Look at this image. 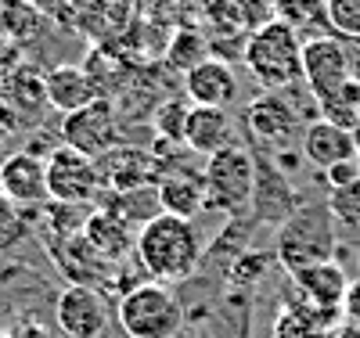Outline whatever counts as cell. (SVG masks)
<instances>
[{
	"instance_id": "1",
	"label": "cell",
	"mask_w": 360,
	"mask_h": 338,
	"mask_svg": "<svg viewBox=\"0 0 360 338\" xmlns=\"http://www.w3.org/2000/svg\"><path fill=\"white\" fill-rule=\"evenodd\" d=\"M137 263L152 281L176 285L188 281L202 263V238L195 230V220L159 212L137 230Z\"/></svg>"
},
{
	"instance_id": "2",
	"label": "cell",
	"mask_w": 360,
	"mask_h": 338,
	"mask_svg": "<svg viewBox=\"0 0 360 338\" xmlns=\"http://www.w3.org/2000/svg\"><path fill=\"white\" fill-rule=\"evenodd\" d=\"M242 58L263 90H285L292 83H303V37L278 18L252 29Z\"/></svg>"
},
{
	"instance_id": "3",
	"label": "cell",
	"mask_w": 360,
	"mask_h": 338,
	"mask_svg": "<svg viewBox=\"0 0 360 338\" xmlns=\"http://www.w3.org/2000/svg\"><path fill=\"white\" fill-rule=\"evenodd\" d=\"M339 252V230L328 205H303L278 230V263L295 273L314 263H328Z\"/></svg>"
},
{
	"instance_id": "4",
	"label": "cell",
	"mask_w": 360,
	"mask_h": 338,
	"mask_svg": "<svg viewBox=\"0 0 360 338\" xmlns=\"http://www.w3.org/2000/svg\"><path fill=\"white\" fill-rule=\"evenodd\" d=\"M115 320L130 338H176L184 327V306L176 302L169 285L144 281L123 292Z\"/></svg>"
},
{
	"instance_id": "5",
	"label": "cell",
	"mask_w": 360,
	"mask_h": 338,
	"mask_svg": "<svg viewBox=\"0 0 360 338\" xmlns=\"http://www.w3.org/2000/svg\"><path fill=\"white\" fill-rule=\"evenodd\" d=\"M202 180H205V209H220L234 216V212H242L256 198L259 162L242 144H231L205 159Z\"/></svg>"
},
{
	"instance_id": "6",
	"label": "cell",
	"mask_w": 360,
	"mask_h": 338,
	"mask_svg": "<svg viewBox=\"0 0 360 338\" xmlns=\"http://www.w3.org/2000/svg\"><path fill=\"white\" fill-rule=\"evenodd\" d=\"M44 162H47V191H51L54 202L90 205L101 195V169L90 155H83V151L62 144V148H54Z\"/></svg>"
},
{
	"instance_id": "7",
	"label": "cell",
	"mask_w": 360,
	"mask_h": 338,
	"mask_svg": "<svg viewBox=\"0 0 360 338\" xmlns=\"http://www.w3.org/2000/svg\"><path fill=\"white\" fill-rule=\"evenodd\" d=\"M62 137L69 148L83 151V155L90 159H105L108 151L115 148H123V126H119V119H115V108L98 98V101H90L86 108L79 112H69L62 119Z\"/></svg>"
},
{
	"instance_id": "8",
	"label": "cell",
	"mask_w": 360,
	"mask_h": 338,
	"mask_svg": "<svg viewBox=\"0 0 360 338\" xmlns=\"http://www.w3.org/2000/svg\"><path fill=\"white\" fill-rule=\"evenodd\" d=\"M353 79V58H349V40L335 33H321L303 40V83L310 94L321 101L332 90Z\"/></svg>"
},
{
	"instance_id": "9",
	"label": "cell",
	"mask_w": 360,
	"mask_h": 338,
	"mask_svg": "<svg viewBox=\"0 0 360 338\" xmlns=\"http://www.w3.org/2000/svg\"><path fill=\"white\" fill-rule=\"evenodd\" d=\"M54 320L65 338H101L108 331L112 310L101 288L69 285L54 302Z\"/></svg>"
},
{
	"instance_id": "10",
	"label": "cell",
	"mask_w": 360,
	"mask_h": 338,
	"mask_svg": "<svg viewBox=\"0 0 360 338\" xmlns=\"http://www.w3.org/2000/svg\"><path fill=\"white\" fill-rule=\"evenodd\" d=\"M303 115L295 112V101H292V90H266L263 98H256L249 108H245V126L256 141L263 144H288L299 130Z\"/></svg>"
},
{
	"instance_id": "11",
	"label": "cell",
	"mask_w": 360,
	"mask_h": 338,
	"mask_svg": "<svg viewBox=\"0 0 360 338\" xmlns=\"http://www.w3.org/2000/svg\"><path fill=\"white\" fill-rule=\"evenodd\" d=\"M0 191H4L15 205H22L25 212H33L40 205L51 202L47 191V162L33 151H15L0 162Z\"/></svg>"
},
{
	"instance_id": "12",
	"label": "cell",
	"mask_w": 360,
	"mask_h": 338,
	"mask_svg": "<svg viewBox=\"0 0 360 338\" xmlns=\"http://www.w3.org/2000/svg\"><path fill=\"white\" fill-rule=\"evenodd\" d=\"M58 270H62V278L69 285H86V288H105L115 281V266L112 259H105L94 245H90L83 234L79 238H69L65 245H58V249H51Z\"/></svg>"
},
{
	"instance_id": "13",
	"label": "cell",
	"mask_w": 360,
	"mask_h": 338,
	"mask_svg": "<svg viewBox=\"0 0 360 338\" xmlns=\"http://www.w3.org/2000/svg\"><path fill=\"white\" fill-rule=\"evenodd\" d=\"M101 169V188L108 191H127V188H152L162 180V162L152 151H137V148H115L105 159H98Z\"/></svg>"
},
{
	"instance_id": "14",
	"label": "cell",
	"mask_w": 360,
	"mask_h": 338,
	"mask_svg": "<svg viewBox=\"0 0 360 338\" xmlns=\"http://www.w3.org/2000/svg\"><path fill=\"white\" fill-rule=\"evenodd\" d=\"M299 148H303V159L314 169L324 173L335 162L356 159V134L346 130V126H335V122H328V119H314L303 126V134H299Z\"/></svg>"
},
{
	"instance_id": "15",
	"label": "cell",
	"mask_w": 360,
	"mask_h": 338,
	"mask_svg": "<svg viewBox=\"0 0 360 338\" xmlns=\"http://www.w3.org/2000/svg\"><path fill=\"white\" fill-rule=\"evenodd\" d=\"M184 94L191 105L205 108H227L238 101V76L227 61L220 58H205L202 65L184 72Z\"/></svg>"
},
{
	"instance_id": "16",
	"label": "cell",
	"mask_w": 360,
	"mask_h": 338,
	"mask_svg": "<svg viewBox=\"0 0 360 338\" xmlns=\"http://www.w3.org/2000/svg\"><path fill=\"white\" fill-rule=\"evenodd\" d=\"M342 320V310H328V306H314L307 299L281 302L274 324H270V338H324L328 327Z\"/></svg>"
},
{
	"instance_id": "17",
	"label": "cell",
	"mask_w": 360,
	"mask_h": 338,
	"mask_svg": "<svg viewBox=\"0 0 360 338\" xmlns=\"http://www.w3.org/2000/svg\"><path fill=\"white\" fill-rule=\"evenodd\" d=\"M231 144H234V122L224 108H205V105L188 108V122H184V148L188 151L209 159Z\"/></svg>"
},
{
	"instance_id": "18",
	"label": "cell",
	"mask_w": 360,
	"mask_h": 338,
	"mask_svg": "<svg viewBox=\"0 0 360 338\" xmlns=\"http://www.w3.org/2000/svg\"><path fill=\"white\" fill-rule=\"evenodd\" d=\"M90 205H76V202H47L40 209L29 212V223L37 227L40 241H44V249H58V245H65L69 238H79L86 220H90Z\"/></svg>"
},
{
	"instance_id": "19",
	"label": "cell",
	"mask_w": 360,
	"mask_h": 338,
	"mask_svg": "<svg viewBox=\"0 0 360 338\" xmlns=\"http://www.w3.org/2000/svg\"><path fill=\"white\" fill-rule=\"evenodd\" d=\"M299 299H307L314 306H328V310H342V299H346V288H349V278L346 270L328 259V263H314V266H303L288 273Z\"/></svg>"
},
{
	"instance_id": "20",
	"label": "cell",
	"mask_w": 360,
	"mask_h": 338,
	"mask_svg": "<svg viewBox=\"0 0 360 338\" xmlns=\"http://www.w3.org/2000/svg\"><path fill=\"white\" fill-rule=\"evenodd\" d=\"M83 238L112 263H123V259L137 256V227H130L127 220H119L115 212H108V209L90 212V220L83 227Z\"/></svg>"
},
{
	"instance_id": "21",
	"label": "cell",
	"mask_w": 360,
	"mask_h": 338,
	"mask_svg": "<svg viewBox=\"0 0 360 338\" xmlns=\"http://www.w3.org/2000/svg\"><path fill=\"white\" fill-rule=\"evenodd\" d=\"M44 90H47V105L58 108V112H79L86 108L90 101H98V86L94 79L86 76V69L79 65H58L44 76Z\"/></svg>"
},
{
	"instance_id": "22",
	"label": "cell",
	"mask_w": 360,
	"mask_h": 338,
	"mask_svg": "<svg viewBox=\"0 0 360 338\" xmlns=\"http://www.w3.org/2000/svg\"><path fill=\"white\" fill-rule=\"evenodd\" d=\"M159 205L169 216H184L195 220L198 212L205 209V180L202 173L191 169H169L159 180Z\"/></svg>"
},
{
	"instance_id": "23",
	"label": "cell",
	"mask_w": 360,
	"mask_h": 338,
	"mask_svg": "<svg viewBox=\"0 0 360 338\" xmlns=\"http://www.w3.org/2000/svg\"><path fill=\"white\" fill-rule=\"evenodd\" d=\"M101 209L115 212L119 220H127L130 227H144L148 220H155L162 205H159V183L152 188H127V191H105V202Z\"/></svg>"
},
{
	"instance_id": "24",
	"label": "cell",
	"mask_w": 360,
	"mask_h": 338,
	"mask_svg": "<svg viewBox=\"0 0 360 338\" xmlns=\"http://www.w3.org/2000/svg\"><path fill=\"white\" fill-rule=\"evenodd\" d=\"M274 18L292 25L299 37H321L324 29H332L328 25V0H274Z\"/></svg>"
},
{
	"instance_id": "25",
	"label": "cell",
	"mask_w": 360,
	"mask_h": 338,
	"mask_svg": "<svg viewBox=\"0 0 360 338\" xmlns=\"http://www.w3.org/2000/svg\"><path fill=\"white\" fill-rule=\"evenodd\" d=\"M317 112L321 119L335 122V126H346V130H360V79H349L342 83L339 90H332L328 98L317 101Z\"/></svg>"
},
{
	"instance_id": "26",
	"label": "cell",
	"mask_w": 360,
	"mask_h": 338,
	"mask_svg": "<svg viewBox=\"0 0 360 338\" xmlns=\"http://www.w3.org/2000/svg\"><path fill=\"white\" fill-rule=\"evenodd\" d=\"M324 205H328V212H332V220H335V230H346V234L360 238V180L328 191Z\"/></svg>"
},
{
	"instance_id": "27",
	"label": "cell",
	"mask_w": 360,
	"mask_h": 338,
	"mask_svg": "<svg viewBox=\"0 0 360 338\" xmlns=\"http://www.w3.org/2000/svg\"><path fill=\"white\" fill-rule=\"evenodd\" d=\"M29 230H33V223H29V212H25L22 205H15L4 191H0V256L11 252Z\"/></svg>"
},
{
	"instance_id": "28",
	"label": "cell",
	"mask_w": 360,
	"mask_h": 338,
	"mask_svg": "<svg viewBox=\"0 0 360 338\" xmlns=\"http://www.w3.org/2000/svg\"><path fill=\"white\" fill-rule=\"evenodd\" d=\"M209 58V47L198 33H191V29H180V33L173 37L169 44V65L180 69V72H191L195 65H202V61Z\"/></svg>"
},
{
	"instance_id": "29",
	"label": "cell",
	"mask_w": 360,
	"mask_h": 338,
	"mask_svg": "<svg viewBox=\"0 0 360 338\" xmlns=\"http://www.w3.org/2000/svg\"><path fill=\"white\" fill-rule=\"evenodd\" d=\"M328 25L342 40H360V0H328Z\"/></svg>"
},
{
	"instance_id": "30",
	"label": "cell",
	"mask_w": 360,
	"mask_h": 338,
	"mask_svg": "<svg viewBox=\"0 0 360 338\" xmlns=\"http://www.w3.org/2000/svg\"><path fill=\"white\" fill-rule=\"evenodd\" d=\"M266 273H270V256H266V252H245V256H238V259L231 263L227 278H231V285L249 288V285H259Z\"/></svg>"
},
{
	"instance_id": "31",
	"label": "cell",
	"mask_w": 360,
	"mask_h": 338,
	"mask_svg": "<svg viewBox=\"0 0 360 338\" xmlns=\"http://www.w3.org/2000/svg\"><path fill=\"white\" fill-rule=\"evenodd\" d=\"M184 122H188V108L184 105H162L155 112V130H159V141H180L184 144Z\"/></svg>"
},
{
	"instance_id": "32",
	"label": "cell",
	"mask_w": 360,
	"mask_h": 338,
	"mask_svg": "<svg viewBox=\"0 0 360 338\" xmlns=\"http://www.w3.org/2000/svg\"><path fill=\"white\" fill-rule=\"evenodd\" d=\"M321 176H324V183H328V191L346 188V183L360 180V155H356V159H346V162H335L332 169H324Z\"/></svg>"
},
{
	"instance_id": "33",
	"label": "cell",
	"mask_w": 360,
	"mask_h": 338,
	"mask_svg": "<svg viewBox=\"0 0 360 338\" xmlns=\"http://www.w3.org/2000/svg\"><path fill=\"white\" fill-rule=\"evenodd\" d=\"M342 317H346V320H353V324H360V281H353V285L346 288V299H342Z\"/></svg>"
},
{
	"instance_id": "34",
	"label": "cell",
	"mask_w": 360,
	"mask_h": 338,
	"mask_svg": "<svg viewBox=\"0 0 360 338\" xmlns=\"http://www.w3.org/2000/svg\"><path fill=\"white\" fill-rule=\"evenodd\" d=\"M324 338H360V324H353V320H339L335 327H328V334Z\"/></svg>"
},
{
	"instance_id": "35",
	"label": "cell",
	"mask_w": 360,
	"mask_h": 338,
	"mask_svg": "<svg viewBox=\"0 0 360 338\" xmlns=\"http://www.w3.org/2000/svg\"><path fill=\"white\" fill-rule=\"evenodd\" d=\"M356 155H360V130H356Z\"/></svg>"
}]
</instances>
